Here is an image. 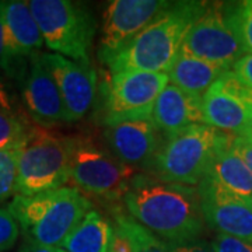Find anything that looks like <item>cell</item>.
<instances>
[{
  "instance_id": "6da1fadb",
  "label": "cell",
  "mask_w": 252,
  "mask_h": 252,
  "mask_svg": "<svg viewBox=\"0 0 252 252\" xmlns=\"http://www.w3.org/2000/svg\"><path fill=\"white\" fill-rule=\"evenodd\" d=\"M122 200L129 216L165 243L196 240L205 231L196 187L136 174Z\"/></svg>"
},
{
  "instance_id": "7a4b0ae2",
  "label": "cell",
  "mask_w": 252,
  "mask_h": 252,
  "mask_svg": "<svg viewBox=\"0 0 252 252\" xmlns=\"http://www.w3.org/2000/svg\"><path fill=\"white\" fill-rule=\"evenodd\" d=\"M206 4V1L170 3L143 31L105 63L109 74L119 72L168 74L180 56L187 32Z\"/></svg>"
},
{
  "instance_id": "3957f363",
  "label": "cell",
  "mask_w": 252,
  "mask_h": 252,
  "mask_svg": "<svg viewBox=\"0 0 252 252\" xmlns=\"http://www.w3.org/2000/svg\"><path fill=\"white\" fill-rule=\"evenodd\" d=\"M7 210L17 221L24 240L61 247L93 210V205L77 188L63 187L32 196L16 195Z\"/></svg>"
},
{
  "instance_id": "277c9868",
  "label": "cell",
  "mask_w": 252,
  "mask_h": 252,
  "mask_svg": "<svg viewBox=\"0 0 252 252\" xmlns=\"http://www.w3.org/2000/svg\"><path fill=\"white\" fill-rule=\"evenodd\" d=\"M228 133L206 124L165 136L147 171L157 180L198 187Z\"/></svg>"
},
{
  "instance_id": "5b68a950",
  "label": "cell",
  "mask_w": 252,
  "mask_h": 252,
  "mask_svg": "<svg viewBox=\"0 0 252 252\" xmlns=\"http://www.w3.org/2000/svg\"><path fill=\"white\" fill-rule=\"evenodd\" d=\"M70 158L72 137L32 126L18 153L16 195L32 196L63 188L70 181Z\"/></svg>"
},
{
  "instance_id": "8992f818",
  "label": "cell",
  "mask_w": 252,
  "mask_h": 252,
  "mask_svg": "<svg viewBox=\"0 0 252 252\" xmlns=\"http://www.w3.org/2000/svg\"><path fill=\"white\" fill-rule=\"evenodd\" d=\"M28 6L51 51L74 62L91 64L97 21L90 10L70 0H30Z\"/></svg>"
},
{
  "instance_id": "52a82bcc",
  "label": "cell",
  "mask_w": 252,
  "mask_h": 252,
  "mask_svg": "<svg viewBox=\"0 0 252 252\" xmlns=\"http://www.w3.org/2000/svg\"><path fill=\"white\" fill-rule=\"evenodd\" d=\"M137 170L122 162L107 146L89 136H73L70 181L94 198L115 203L124 199Z\"/></svg>"
},
{
  "instance_id": "ba28073f",
  "label": "cell",
  "mask_w": 252,
  "mask_h": 252,
  "mask_svg": "<svg viewBox=\"0 0 252 252\" xmlns=\"http://www.w3.org/2000/svg\"><path fill=\"white\" fill-rule=\"evenodd\" d=\"M168 74L149 72H119L99 86L95 101L98 121L112 126L135 119H150L156 99L167 84Z\"/></svg>"
},
{
  "instance_id": "9c48e42d",
  "label": "cell",
  "mask_w": 252,
  "mask_h": 252,
  "mask_svg": "<svg viewBox=\"0 0 252 252\" xmlns=\"http://www.w3.org/2000/svg\"><path fill=\"white\" fill-rule=\"evenodd\" d=\"M181 52L231 69L245 51L233 24L230 3H207L187 32Z\"/></svg>"
},
{
  "instance_id": "30bf717a",
  "label": "cell",
  "mask_w": 252,
  "mask_h": 252,
  "mask_svg": "<svg viewBox=\"0 0 252 252\" xmlns=\"http://www.w3.org/2000/svg\"><path fill=\"white\" fill-rule=\"evenodd\" d=\"M202 108L206 125L230 135H245L252 125V89L231 69L207 89Z\"/></svg>"
},
{
  "instance_id": "8fae6325",
  "label": "cell",
  "mask_w": 252,
  "mask_h": 252,
  "mask_svg": "<svg viewBox=\"0 0 252 252\" xmlns=\"http://www.w3.org/2000/svg\"><path fill=\"white\" fill-rule=\"evenodd\" d=\"M170 1L164 0H114L104 11L98 59L102 64L125 48L143 31Z\"/></svg>"
},
{
  "instance_id": "7c38bea8",
  "label": "cell",
  "mask_w": 252,
  "mask_h": 252,
  "mask_svg": "<svg viewBox=\"0 0 252 252\" xmlns=\"http://www.w3.org/2000/svg\"><path fill=\"white\" fill-rule=\"evenodd\" d=\"M42 59L59 89L67 124L81 121L97 101V72L91 64L74 62L55 52H42Z\"/></svg>"
},
{
  "instance_id": "4fadbf2b",
  "label": "cell",
  "mask_w": 252,
  "mask_h": 252,
  "mask_svg": "<svg viewBox=\"0 0 252 252\" xmlns=\"http://www.w3.org/2000/svg\"><path fill=\"white\" fill-rule=\"evenodd\" d=\"M200 210L209 227L217 234H227L252 241V203L235 196L203 178L198 184Z\"/></svg>"
},
{
  "instance_id": "5bb4252c",
  "label": "cell",
  "mask_w": 252,
  "mask_h": 252,
  "mask_svg": "<svg viewBox=\"0 0 252 252\" xmlns=\"http://www.w3.org/2000/svg\"><path fill=\"white\" fill-rule=\"evenodd\" d=\"M21 98L30 118L39 127L49 129L67 124L56 81L42 59V52L28 61V72L21 83Z\"/></svg>"
},
{
  "instance_id": "9a60e30c",
  "label": "cell",
  "mask_w": 252,
  "mask_h": 252,
  "mask_svg": "<svg viewBox=\"0 0 252 252\" xmlns=\"http://www.w3.org/2000/svg\"><path fill=\"white\" fill-rule=\"evenodd\" d=\"M104 139L111 153L136 170H147L160 147L157 127L152 118L107 126Z\"/></svg>"
},
{
  "instance_id": "2e32d148",
  "label": "cell",
  "mask_w": 252,
  "mask_h": 252,
  "mask_svg": "<svg viewBox=\"0 0 252 252\" xmlns=\"http://www.w3.org/2000/svg\"><path fill=\"white\" fill-rule=\"evenodd\" d=\"M152 121L157 130L165 136L174 135L192 125L205 124L202 97L189 94L168 83L154 102Z\"/></svg>"
},
{
  "instance_id": "e0dca14e",
  "label": "cell",
  "mask_w": 252,
  "mask_h": 252,
  "mask_svg": "<svg viewBox=\"0 0 252 252\" xmlns=\"http://www.w3.org/2000/svg\"><path fill=\"white\" fill-rule=\"evenodd\" d=\"M0 18L11 51L21 59H30L39 54L44 38L38 23L24 0L0 1Z\"/></svg>"
},
{
  "instance_id": "ac0fdd59",
  "label": "cell",
  "mask_w": 252,
  "mask_h": 252,
  "mask_svg": "<svg viewBox=\"0 0 252 252\" xmlns=\"http://www.w3.org/2000/svg\"><path fill=\"white\" fill-rule=\"evenodd\" d=\"M233 135H227L207 168L205 178L230 193L252 203V174L231 147Z\"/></svg>"
},
{
  "instance_id": "d6986e66",
  "label": "cell",
  "mask_w": 252,
  "mask_h": 252,
  "mask_svg": "<svg viewBox=\"0 0 252 252\" xmlns=\"http://www.w3.org/2000/svg\"><path fill=\"white\" fill-rule=\"evenodd\" d=\"M228 70L231 69L227 66L207 62L192 55L181 52L177 62L174 63L172 69L168 73V77L170 83L174 86L180 87L189 94L203 97L207 89Z\"/></svg>"
},
{
  "instance_id": "ffe728a7",
  "label": "cell",
  "mask_w": 252,
  "mask_h": 252,
  "mask_svg": "<svg viewBox=\"0 0 252 252\" xmlns=\"http://www.w3.org/2000/svg\"><path fill=\"white\" fill-rule=\"evenodd\" d=\"M114 224L97 210H90L61 245L64 252H108Z\"/></svg>"
},
{
  "instance_id": "44dd1931",
  "label": "cell",
  "mask_w": 252,
  "mask_h": 252,
  "mask_svg": "<svg viewBox=\"0 0 252 252\" xmlns=\"http://www.w3.org/2000/svg\"><path fill=\"white\" fill-rule=\"evenodd\" d=\"M114 224L129 235L133 243V252H170L168 244L144 228L122 210L114 212Z\"/></svg>"
},
{
  "instance_id": "7402d4cb",
  "label": "cell",
  "mask_w": 252,
  "mask_h": 252,
  "mask_svg": "<svg viewBox=\"0 0 252 252\" xmlns=\"http://www.w3.org/2000/svg\"><path fill=\"white\" fill-rule=\"evenodd\" d=\"M32 126L18 114L0 111V152L20 150Z\"/></svg>"
},
{
  "instance_id": "603a6c76",
  "label": "cell",
  "mask_w": 252,
  "mask_h": 252,
  "mask_svg": "<svg viewBox=\"0 0 252 252\" xmlns=\"http://www.w3.org/2000/svg\"><path fill=\"white\" fill-rule=\"evenodd\" d=\"M27 61L30 59H21L11 51L9 42H7V38H6L1 18H0V72L4 73L6 77L18 81L21 84L27 76Z\"/></svg>"
},
{
  "instance_id": "cb8c5ba5",
  "label": "cell",
  "mask_w": 252,
  "mask_h": 252,
  "mask_svg": "<svg viewBox=\"0 0 252 252\" xmlns=\"http://www.w3.org/2000/svg\"><path fill=\"white\" fill-rule=\"evenodd\" d=\"M230 13L245 55H252V0L231 1Z\"/></svg>"
},
{
  "instance_id": "d4e9b609",
  "label": "cell",
  "mask_w": 252,
  "mask_h": 252,
  "mask_svg": "<svg viewBox=\"0 0 252 252\" xmlns=\"http://www.w3.org/2000/svg\"><path fill=\"white\" fill-rule=\"evenodd\" d=\"M18 153L20 150L0 152V202L16 195Z\"/></svg>"
},
{
  "instance_id": "484cf974",
  "label": "cell",
  "mask_w": 252,
  "mask_h": 252,
  "mask_svg": "<svg viewBox=\"0 0 252 252\" xmlns=\"http://www.w3.org/2000/svg\"><path fill=\"white\" fill-rule=\"evenodd\" d=\"M20 227L9 210L0 207V252L9 251L17 243Z\"/></svg>"
},
{
  "instance_id": "4316f807",
  "label": "cell",
  "mask_w": 252,
  "mask_h": 252,
  "mask_svg": "<svg viewBox=\"0 0 252 252\" xmlns=\"http://www.w3.org/2000/svg\"><path fill=\"white\" fill-rule=\"evenodd\" d=\"M212 247L215 252H252V241L227 234H217Z\"/></svg>"
},
{
  "instance_id": "83f0119b",
  "label": "cell",
  "mask_w": 252,
  "mask_h": 252,
  "mask_svg": "<svg viewBox=\"0 0 252 252\" xmlns=\"http://www.w3.org/2000/svg\"><path fill=\"white\" fill-rule=\"evenodd\" d=\"M231 147L235 153L240 156L244 164L248 167L252 174V142L244 135H233L231 139Z\"/></svg>"
},
{
  "instance_id": "f1b7e54d",
  "label": "cell",
  "mask_w": 252,
  "mask_h": 252,
  "mask_svg": "<svg viewBox=\"0 0 252 252\" xmlns=\"http://www.w3.org/2000/svg\"><path fill=\"white\" fill-rule=\"evenodd\" d=\"M7 77L4 73L0 72V111L10 112V114H18L16 109V97L11 91L10 84L6 80Z\"/></svg>"
},
{
  "instance_id": "f546056e",
  "label": "cell",
  "mask_w": 252,
  "mask_h": 252,
  "mask_svg": "<svg viewBox=\"0 0 252 252\" xmlns=\"http://www.w3.org/2000/svg\"><path fill=\"white\" fill-rule=\"evenodd\" d=\"M170 252H215L212 244L206 243L205 240H190V241H181V243H167Z\"/></svg>"
},
{
  "instance_id": "4dcf8cb0",
  "label": "cell",
  "mask_w": 252,
  "mask_h": 252,
  "mask_svg": "<svg viewBox=\"0 0 252 252\" xmlns=\"http://www.w3.org/2000/svg\"><path fill=\"white\" fill-rule=\"evenodd\" d=\"M108 252H133L132 240L122 228H119L115 224H114V237H112Z\"/></svg>"
},
{
  "instance_id": "1f68e13d",
  "label": "cell",
  "mask_w": 252,
  "mask_h": 252,
  "mask_svg": "<svg viewBox=\"0 0 252 252\" xmlns=\"http://www.w3.org/2000/svg\"><path fill=\"white\" fill-rule=\"evenodd\" d=\"M233 72L252 89V55H244L233 66Z\"/></svg>"
},
{
  "instance_id": "d6a6232c",
  "label": "cell",
  "mask_w": 252,
  "mask_h": 252,
  "mask_svg": "<svg viewBox=\"0 0 252 252\" xmlns=\"http://www.w3.org/2000/svg\"><path fill=\"white\" fill-rule=\"evenodd\" d=\"M21 248L24 252H64L61 247H48V245H41V244L32 243L30 240H24L21 244Z\"/></svg>"
},
{
  "instance_id": "836d02e7",
  "label": "cell",
  "mask_w": 252,
  "mask_h": 252,
  "mask_svg": "<svg viewBox=\"0 0 252 252\" xmlns=\"http://www.w3.org/2000/svg\"><path fill=\"white\" fill-rule=\"evenodd\" d=\"M245 137H248V139H250V140H251L252 142V125L250 126V129H248V130H247V132H245Z\"/></svg>"
},
{
  "instance_id": "e575fe53",
  "label": "cell",
  "mask_w": 252,
  "mask_h": 252,
  "mask_svg": "<svg viewBox=\"0 0 252 252\" xmlns=\"http://www.w3.org/2000/svg\"><path fill=\"white\" fill-rule=\"evenodd\" d=\"M18 252H24V250H23V248L20 247V250H18Z\"/></svg>"
}]
</instances>
